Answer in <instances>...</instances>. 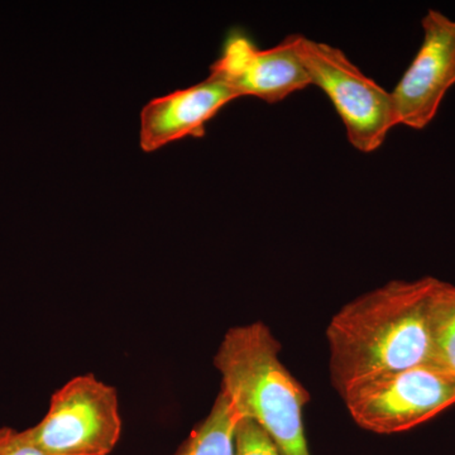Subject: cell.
Instances as JSON below:
<instances>
[{"mask_svg": "<svg viewBox=\"0 0 455 455\" xmlns=\"http://www.w3.org/2000/svg\"><path fill=\"white\" fill-rule=\"evenodd\" d=\"M420 49L391 92L397 125L421 131L455 85V20L429 9L421 20Z\"/></svg>", "mask_w": 455, "mask_h": 455, "instance_id": "6", "label": "cell"}, {"mask_svg": "<svg viewBox=\"0 0 455 455\" xmlns=\"http://www.w3.org/2000/svg\"><path fill=\"white\" fill-rule=\"evenodd\" d=\"M211 75L233 90L236 98L254 97L266 103L283 101L311 85L293 44V35L277 46L260 50L245 33L233 31Z\"/></svg>", "mask_w": 455, "mask_h": 455, "instance_id": "7", "label": "cell"}, {"mask_svg": "<svg viewBox=\"0 0 455 455\" xmlns=\"http://www.w3.org/2000/svg\"><path fill=\"white\" fill-rule=\"evenodd\" d=\"M235 99L233 90L211 74L196 85L154 99L140 112V148L154 152L187 137H204L206 123Z\"/></svg>", "mask_w": 455, "mask_h": 455, "instance_id": "8", "label": "cell"}, {"mask_svg": "<svg viewBox=\"0 0 455 455\" xmlns=\"http://www.w3.org/2000/svg\"><path fill=\"white\" fill-rule=\"evenodd\" d=\"M311 85L324 92L343 122L350 145L372 154L397 127L391 92L353 64L338 47L293 35Z\"/></svg>", "mask_w": 455, "mask_h": 455, "instance_id": "3", "label": "cell"}, {"mask_svg": "<svg viewBox=\"0 0 455 455\" xmlns=\"http://www.w3.org/2000/svg\"><path fill=\"white\" fill-rule=\"evenodd\" d=\"M443 281H391L348 302L326 329L331 381L350 388L410 368L434 364L435 305Z\"/></svg>", "mask_w": 455, "mask_h": 455, "instance_id": "1", "label": "cell"}, {"mask_svg": "<svg viewBox=\"0 0 455 455\" xmlns=\"http://www.w3.org/2000/svg\"><path fill=\"white\" fill-rule=\"evenodd\" d=\"M434 364L455 376V286L443 283L435 305Z\"/></svg>", "mask_w": 455, "mask_h": 455, "instance_id": "10", "label": "cell"}, {"mask_svg": "<svg viewBox=\"0 0 455 455\" xmlns=\"http://www.w3.org/2000/svg\"><path fill=\"white\" fill-rule=\"evenodd\" d=\"M0 455H46L33 442L28 430L0 427Z\"/></svg>", "mask_w": 455, "mask_h": 455, "instance_id": "12", "label": "cell"}, {"mask_svg": "<svg viewBox=\"0 0 455 455\" xmlns=\"http://www.w3.org/2000/svg\"><path fill=\"white\" fill-rule=\"evenodd\" d=\"M242 415L220 392L211 412L191 431L175 455H235V433Z\"/></svg>", "mask_w": 455, "mask_h": 455, "instance_id": "9", "label": "cell"}, {"mask_svg": "<svg viewBox=\"0 0 455 455\" xmlns=\"http://www.w3.org/2000/svg\"><path fill=\"white\" fill-rule=\"evenodd\" d=\"M235 455H281L266 431L251 419H242L235 433Z\"/></svg>", "mask_w": 455, "mask_h": 455, "instance_id": "11", "label": "cell"}, {"mask_svg": "<svg viewBox=\"0 0 455 455\" xmlns=\"http://www.w3.org/2000/svg\"><path fill=\"white\" fill-rule=\"evenodd\" d=\"M341 397L362 429L403 433L455 405V376L425 364L359 383Z\"/></svg>", "mask_w": 455, "mask_h": 455, "instance_id": "5", "label": "cell"}, {"mask_svg": "<svg viewBox=\"0 0 455 455\" xmlns=\"http://www.w3.org/2000/svg\"><path fill=\"white\" fill-rule=\"evenodd\" d=\"M280 349L263 323L229 329L214 357L220 392L266 431L281 455H311L304 425L309 396L280 361Z\"/></svg>", "mask_w": 455, "mask_h": 455, "instance_id": "2", "label": "cell"}, {"mask_svg": "<svg viewBox=\"0 0 455 455\" xmlns=\"http://www.w3.org/2000/svg\"><path fill=\"white\" fill-rule=\"evenodd\" d=\"M27 430L46 455L110 454L122 434L118 394L94 374L75 377L52 395L40 423Z\"/></svg>", "mask_w": 455, "mask_h": 455, "instance_id": "4", "label": "cell"}]
</instances>
